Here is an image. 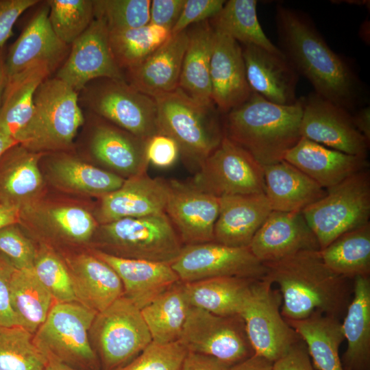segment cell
<instances>
[{
	"label": "cell",
	"mask_w": 370,
	"mask_h": 370,
	"mask_svg": "<svg viewBox=\"0 0 370 370\" xmlns=\"http://www.w3.org/2000/svg\"><path fill=\"white\" fill-rule=\"evenodd\" d=\"M230 367L213 357L188 352L179 370H230Z\"/></svg>",
	"instance_id": "55"
},
{
	"label": "cell",
	"mask_w": 370,
	"mask_h": 370,
	"mask_svg": "<svg viewBox=\"0 0 370 370\" xmlns=\"http://www.w3.org/2000/svg\"><path fill=\"white\" fill-rule=\"evenodd\" d=\"M47 358V362L43 370H77L53 358Z\"/></svg>",
	"instance_id": "60"
},
{
	"label": "cell",
	"mask_w": 370,
	"mask_h": 370,
	"mask_svg": "<svg viewBox=\"0 0 370 370\" xmlns=\"http://www.w3.org/2000/svg\"><path fill=\"white\" fill-rule=\"evenodd\" d=\"M188 43L183 57L178 88L204 105H212L210 61L214 29L209 21L187 30Z\"/></svg>",
	"instance_id": "31"
},
{
	"label": "cell",
	"mask_w": 370,
	"mask_h": 370,
	"mask_svg": "<svg viewBox=\"0 0 370 370\" xmlns=\"http://www.w3.org/2000/svg\"><path fill=\"white\" fill-rule=\"evenodd\" d=\"M99 236L106 253L169 264L184 246L165 212L102 224Z\"/></svg>",
	"instance_id": "9"
},
{
	"label": "cell",
	"mask_w": 370,
	"mask_h": 370,
	"mask_svg": "<svg viewBox=\"0 0 370 370\" xmlns=\"http://www.w3.org/2000/svg\"><path fill=\"white\" fill-rule=\"evenodd\" d=\"M84 122L78 93L51 76L36 90L32 117L17 141L35 153L64 150L72 146Z\"/></svg>",
	"instance_id": "5"
},
{
	"label": "cell",
	"mask_w": 370,
	"mask_h": 370,
	"mask_svg": "<svg viewBox=\"0 0 370 370\" xmlns=\"http://www.w3.org/2000/svg\"><path fill=\"white\" fill-rule=\"evenodd\" d=\"M326 266L348 280L369 277L370 223L339 236L319 250Z\"/></svg>",
	"instance_id": "38"
},
{
	"label": "cell",
	"mask_w": 370,
	"mask_h": 370,
	"mask_svg": "<svg viewBox=\"0 0 370 370\" xmlns=\"http://www.w3.org/2000/svg\"><path fill=\"white\" fill-rule=\"evenodd\" d=\"M97 314L77 301L55 302L34 334V342L47 357L77 370H99L89 338Z\"/></svg>",
	"instance_id": "8"
},
{
	"label": "cell",
	"mask_w": 370,
	"mask_h": 370,
	"mask_svg": "<svg viewBox=\"0 0 370 370\" xmlns=\"http://www.w3.org/2000/svg\"><path fill=\"white\" fill-rule=\"evenodd\" d=\"M89 338L102 370L124 367L152 341L140 310L124 296L96 314Z\"/></svg>",
	"instance_id": "10"
},
{
	"label": "cell",
	"mask_w": 370,
	"mask_h": 370,
	"mask_svg": "<svg viewBox=\"0 0 370 370\" xmlns=\"http://www.w3.org/2000/svg\"><path fill=\"white\" fill-rule=\"evenodd\" d=\"M262 263L277 262L305 251L320 250L301 212L272 210L248 246Z\"/></svg>",
	"instance_id": "20"
},
{
	"label": "cell",
	"mask_w": 370,
	"mask_h": 370,
	"mask_svg": "<svg viewBox=\"0 0 370 370\" xmlns=\"http://www.w3.org/2000/svg\"><path fill=\"white\" fill-rule=\"evenodd\" d=\"M266 279L255 280L239 317L254 354L275 362L301 340L280 312L282 297Z\"/></svg>",
	"instance_id": "11"
},
{
	"label": "cell",
	"mask_w": 370,
	"mask_h": 370,
	"mask_svg": "<svg viewBox=\"0 0 370 370\" xmlns=\"http://www.w3.org/2000/svg\"><path fill=\"white\" fill-rule=\"evenodd\" d=\"M188 350L180 341L151 343L133 360L116 370H179Z\"/></svg>",
	"instance_id": "46"
},
{
	"label": "cell",
	"mask_w": 370,
	"mask_h": 370,
	"mask_svg": "<svg viewBox=\"0 0 370 370\" xmlns=\"http://www.w3.org/2000/svg\"><path fill=\"white\" fill-rule=\"evenodd\" d=\"M49 12L45 1L10 46L5 55L7 78L36 65H45L54 73L67 58L71 45L53 31Z\"/></svg>",
	"instance_id": "19"
},
{
	"label": "cell",
	"mask_w": 370,
	"mask_h": 370,
	"mask_svg": "<svg viewBox=\"0 0 370 370\" xmlns=\"http://www.w3.org/2000/svg\"><path fill=\"white\" fill-rule=\"evenodd\" d=\"M169 193V180L151 177L147 173L130 177L120 188L102 197L98 219L104 224L165 212Z\"/></svg>",
	"instance_id": "23"
},
{
	"label": "cell",
	"mask_w": 370,
	"mask_h": 370,
	"mask_svg": "<svg viewBox=\"0 0 370 370\" xmlns=\"http://www.w3.org/2000/svg\"><path fill=\"white\" fill-rule=\"evenodd\" d=\"M49 217L61 234L77 242L88 241L96 229V222L92 216L79 207L55 208L50 210Z\"/></svg>",
	"instance_id": "47"
},
{
	"label": "cell",
	"mask_w": 370,
	"mask_h": 370,
	"mask_svg": "<svg viewBox=\"0 0 370 370\" xmlns=\"http://www.w3.org/2000/svg\"><path fill=\"white\" fill-rule=\"evenodd\" d=\"M90 123L87 147L97 161L129 178L147 173L145 139L92 113L84 111ZM121 176V175H120Z\"/></svg>",
	"instance_id": "18"
},
{
	"label": "cell",
	"mask_w": 370,
	"mask_h": 370,
	"mask_svg": "<svg viewBox=\"0 0 370 370\" xmlns=\"http://www.w3.org/2000/svg\"><path fill=\"white\" fill-rule=\"evenodd\" d=\"M154 99L160 134L172 138L184 161L197 171L225 135L221 112L214 104L199 103L179 88Z\"/></svg>",
	"instance_id": "4"
},
{
	"label": "cell",
	"mask_w": 370,
	"mask_h": 370,
	"mask_svg": "<svg viewBox=\"0 0 370 370\" xmlns=\"http://www.w3.org/2000/svg\"><path fill=\"white\" fill-rule=\"evenodd\" d=\"M320 250L343 234L369 223L370 175L358 171L326 189L319 200L301 211Z\"/></svg>",
	"instance_id": "7"
},
{
	"label": "cell",
	"mask_w": 370,
	"mask_h": 370,
	"mask_svg": "<svg viewBox=\"0 0 370 370\" xmlns=\"http://www.w3.org/2000/svg\"><path fill=\"white\" fill-rule=\"evenodd\" d=\"M347 347L341 361L344 370H369L370 364V279H354L353 297L341 323Z\"/></svg>",
	"instance_id": "30"
},
{
	"label": "cell",
	"mask_w": 370,
	"mask_h": 370,
	"mask_svg": "<svg viewBox=\"0 0 370 370\" xmlns=\"http://www.w3.org/2000/svg\"><path fill=\"white\" fill-rule=\"evenodd\" d=\"M257 3L256 0L225 1L221 11L211 18L210 25L242 45H251L282 54L263 31L257 15Z\"/></svg>",
	"instance_id": "39"
},
{
	"label": "cell",
	"mask_w": 370,
	"mask_h": 370,
	"mask_svg": "<svg viewBox=\"0 0 370 370\" xmlns=\"http://www.w3.org/2000/svg\"><path fill=\"white\" fill-rule=\"evenodd\" d=\"M186 0H153L149 9V23L171 30L177 23Z\"/></svg>",
	"instance_id": "53"
},
{
	"label": "cell",
	"mask_w": 370,
	"mask_h": 370,
	"mask_svg": "<svg viewBox=\"0 0 370 370\" xmlns=\"http://www.w3.org/2000/svg\"><path fill=\"white\" fill-rule=\"evenodd\" d=\"M39 2L38 0H0V47H4L13 34V26L19 16Z\"/></svg>",
	"instance_id": "51"
},
{
	"label": "cell",
	"mask_w": 370,
	"mask_h": 370,
	"mask_svg": "<svg viewBox=\"0 0 370 370\" xmlns=\"http://www.w3.org/2000/svg\"><path fill=\"white\" fill-rule=\"evenodd\" d=\"M212 100L221 113L245 102L252 91L248 84L241 46L214 29L210 61Z\"/></svg>",
	"instance_id": "21"
},
{
	"label": "cell",
	"mask_w": 370,
	"mask_h": 370,
	"mask_svg": "<svg viewBox=\"0 0 370 370\" xmlns=\"http://www.w3.org/2000/svg\"><path fill=\"white\" fill-rule=\"evenodd\" d=\"M180 150L176 142L170 136L158 134L147 140L146 156L149 163L166 168L177 160Z\"/></svg>",
	"instance_id": "50"
},
{
	"label": "cell",
	"mask_w": 370,
	"mask_h": 370,
	"mask_svg": "<svg viewBox=\"0 0 370 370\" xmlns=\"http://www.w3.org/2000/svg\"><path fill=\"white\" fill-rule=\"evenodd\" d=\"M52 74L47 66L36 65L7 78L0 108L3 133L17 141L32 117L36 90Z\"/></svg>",
	"instance_id": "32"
},
{
	"label": "cell",
	"mask_w": 370,
	"mask_h": 370,
	"mask_svg": "<svg viewBox=\"0 0 370 370\" xmlns=\"http://www.w3.org/2000/svg\"><path fill=\"white\" fill-rule=\"evenodd\" d=\"M273 362L264 357L253 354L230 367V370H273Z\"/></svg>",
	"instance_id": "57"
},
{
	"label": "cell",
	"mask_w": 370,
	"mask_h": 370,
	"mask_svg": "<svg viewBox=\"0 0 370 370\" xmlns=\"http://www.w3.org/2000/svg\"><path fill=\"white\" fill-rule=\"evenodd\" d=\"M334 3H341L344 2V3H347L350 5H365L367 7H369V1L366 0H351V1H334Z\"/></svg>",
	"instance_id": "62"
},
{
	"label": "cell",
	"mask_w": 370,
	"mask_h": 370,
	"mask_svg": "<svg viewBox=\"0 0 370 370\" xmlns=\"http://www.w3.org/2000/svg\"><path fill=\"white\" fill-rule=\"evenodd\" d=\"M12 310L17 325L34 334L55 303L33 269H14L10 282Z\"/></svg>",
	"instance_id": "36"
},
{
	"label": "cell",
	"mask_w": 370,
	"mask_h": 370,
	"mask_svg": "<svg viewBox=\"0 0 370 370\" xmlns=\"http://www.w3.org/2000/svg\"><path fill=\"white\" fill-rule=\"evenodd\" d=\"M171 267L182 282L219 277L262 280L267 271L249 247H231L214 241L184 245Z\"/></svg>",
	"instance_id": "14"
},
{
	"label": "cell",
	"mask_w": 370,
	"mask_h": 370,
	"mask_svg": "<svg viewBox=\"0 0 370 370\" xmlns=\"http://www.w3.org/2000/svg\"><path fill=\"white\" fill-rule=\"evenodd\" d=\"M94 255L115 271L123 284V296L140 310L180 281L169 264L122 258L100 250Z\"/></svg>",
	"instance_id": "24"
},
{
	"label": "cell",
	"mask_w": 370,
	"mask_h": 370,
	"mask_svg": "<svg viewBox=\"0 0 370 370\" xmlns=\"http://www.w3.org/2000/svg\"><path fill=\"white\" fill-rule=\"evenodd\" d=\"M5 55L6 54L4 51V47H0V108L7 81V75L5 71Z\"/></svg>",
	"instance_id": "59"
},
{
	"label": "cell",
	"mask_w": 370,
	"mask_h": 370,
	"mask_svg": "<svg viewBox=\"0 0 370 370\" xmlns=\"http://www.w3.org/2000/svg\"><path fill=\"white\" fill-rule=\"evenodd\" d=\"M0 252L18 269L34 268L36 249L16 223L0 229Z\"/></svg>",
	"instance_id": "48"
},
{
	"label": "cell",
	"mask_w": 370,
	"mask_h": 370,
	"mask_svg": "<svg viewBox=\"0 0 370 370\" xmlns=\"http://www.w3.org/2000/svg\"><path fill=\"white\" fill-rule=\"evenodd\" d=\"M54 77L77 93L95 79L106 77L125 81L124 72L112 55L109 30L103 20L95 18L87 29L71 45L67 58Z\"/></svg>",
	"instance_id": "15"
},
{
	"label": "cell",
	"mask_w": 370,
	"mask_h": 370,
	"mask_svg": "<svg viewBox=\"0 0 370 370\" xmlns=\"http://www.w3.org/2000/svg\"><path fill=\"white\" fill-rule=\"evenodd\" d=\"M273 370H315L307 347L301 339L273 362Z\"/></svg>",
	"instance_id": "54"
},
{
	"label": "cell",
	"mask_w": 370,
	"mask_h": 370,
	"mask_svg": "<svg viewBox=\"0 0 370 370\" xmlns=\"http://www.w3.org/2000/svg\"><path fill=\"white\" fill-rule=\"evenodd\" d=\"M169 193L165 213L182 244L214 241L220 198L188 183L169 180Z\"/></svg>",
	"instance_id": "17"
},
{
	"label": "cell",
	"mask_w": 370,
	"mask_h": 370,
	"mask_svg": "<svg viewBox=\"0 0 370 370\" xmlns=\"http://www.w3.org/2000/svg\"><path fill=\"white\" fill-rule=\"evenodd\" d=\"M258 280L219 277L183 282L190 306L224 316H238L252 283Z\"/></svg>",
	"instance_id": "34"
},
{
	"label": "cell",
	"mask_w": 370,
	"mask_h": 370,
	"mask_svg": "<svg viewBox=\"0 0 370 370\" xmlns=\"http://www.w3.org/2000/svg\"><path fill=\"white\" fill-rule=\"evenodd\" d=\"M54 178L62 186L92 195H108L120 188L125 180L75 157L62 154L51 162Z\"/></svg>",
	"instance_id": "40"
},
{
	"label": "cell",
	"mask_w": 370,
	"mask_h": 370,
	"mask_svg": "<svg viewBox=\"0 0 370 370\" xmlns=\"http://www.w3.org/2000/svg\"><path fill=\"white\" fill-rule=\"evenodd\" d=\"M278 49L314 92L349 112L367 105L369 90L349 58L336 53L306 12L278 4Z\"/></svg>",
	"instance_id": "1"
},
{
	"label": "cell",
	"mask_w": 370,
	"mask_h": 370,
	"mask_svg": "<svg viewBox=\"0 0 370 370\" xmlns=\"http://www.w3.org/2000/svg\"><path fill=\"white\" fill-rule=\"evenodd\" d=\"M284 160L301 171L324 189L366 169L367 158L349 155L301 137Z\"/></svg>",
	"instance_id": "26"
},
{
	"label": "cell",
	"mask_w": 370,
	"mask_h": 370,
	"mask_svg": "<svg viewBox=\"0 0 370 370\" xmlns=\"http://www.w3.org/2000/svg\"><path fill=\"white\" fill-rule=\"evenodd\" d=\"M300 134L328 148L367 158L370 143L356 130L351 113L314 92L302 97Z\"/></svg>",
	"instance_id": "16"
},
{
	"label": "cell",
	"mask_w": 370,
	"mask_h": 370,
	"mask_svg": "<svg viewBox=\"0 0 370 370\" xmlns=\"http://www.w3.org/2000/svg\"><path fill=\"white\" fill-rule=\"evenodd\" d=\"M49 21L56 36L71 45L95 19L93 0H47Z\"/></svg>",
	"instance_id": "43"
},
{
	"label": "cell",
	"mask_w": 370,
	"mask_h": 370,
	"mask_svg": "<svg viewBox=\"0 0 370 370\" xmlns=\"http://www.w3.org/2000/svg\"><path fill=\"white\" fill-rule=\"evenodd\" d=\"M171 36L170 30L150 23L137 28L109 32L112 55L123 72L143 62Z\"/></svg>",
	"instance_id": "41"
},
{
	"label": "cell",
	"mask_w": 370,
	"mask_h": 370,
	"mask_svg": "<svg viewBox=\"0 0 370 370\" xmlns=\"http://www.w3.org/2000/svg\"><path fill=\"white\" fill-rule=\"evenodd\" d=\"M224 0H186L181 14L171 30V35L187 29L190 25L214 17L222 9Z\"/></svg>",
	"instance_id": "49"
},
{
	"label": "cell",
	"mask_w": 370,
	"mask_h": 370,
	"mask_svg": "<svg viewBox=\"0 0 370 370\" xmlns=\"http://www.w3.org/2000/svg\"><path fill=\"white\" fill-rule=\"evenodd\" d=\"M219 198L214 241L231 247H248L272 211L265 194Z\"/></svg>",
	"instance_id": "27"
},
{
	"label": "cell",
	"mask_w": 370,
	"mask_h": 370,
	"mask_svg": "<svg viewBox=\"0 0 370 370\" xmlns=\"http://www.w3.org/2000/svg\"><path fill=\"white\" fill-rule=\"evenodd\" d=\"M14 269L9 259L0 252V325H18L10 297V282Z\"/></svg>",
	"instance_id": "52"
},
{
	"label": "cell",
	"mask_w": 370,
	"mask_h": 370,
	"mask_svg": "<svg viewBox=\"0 0 370 370\" xmlns=\"http://www.w3.org/2000/svg\"><path fill=\"white\" fill-rule=\"evenodd\" d=\"M68 269L75 301L97 313L123 296L117 273L95 255H79Z\"/></svg>",
	"instance_id": "28"
},
{
	"label": "cell",
	"mask_w": 370,
	"mask_h": 370,
	"mask_svg": "<svg viewBox=\"0 0 370 370\" xmlns=\"http://www.w3.org/2000/svg\"><path fill=\"white\" fill-rule=\"evenodd\" d=\"M21 217L20 208L0 202V229L18 223Z\"/></svg>",
	"instance_id": "58"
},
{
	"label": "cell",
	"mask_w": 370,
	"mask_h": 370,
	"mask_svg": "<svg viewBox=\"0 0 370 370\" xmlns=\"http://www.w3.org/2000/svg\"><path fill=\"white\" fill-rule=\"evenodd\" d=\"M179 341L188 352L232 367L254 354L239 316L224 317L190 306Z\"/></svg>",
	"instance_id": "13"
},
{
	"label": "cell",
	"mask_w": 370,
	"mask_h": 370,
	"mask_svg": "<svg viewBox=\"0 0 370 370\" xmlns=\"http://www.w3.org/2000/svg\"><path fill=\"white\" fill-rule=\"evenodd\" d=\"M33 269L55 302L76 301L69 269L54 254H37Z\"/></svg>",
	"instance_id": "45"
},
{
	"label": "cell",
	"mask_w": 370,
	"mask_h": 370,
	"mask_svg": "<svg viewBox=\"0 0 370 370\" xmlns=\"http://www.w3.org/2000/svg\"><path fill=\"white\" fill-rule=\"evenodd\" d=\"M16 144H18L17 141L0 130V158L8 149Z\"/></svg>",
	"instance_id": "61"
},
{
	"label": "cell",
	"mask_w": 370,
	"mask_h": 370,
	"mask_svg": "<svg viewBox=\"0 0 370 370\" xmlns=\"http://www.w3.org/2000/svg\"><path fill=\"white\" fill-rule=\"evenodd\" d=\"M246 77L253 92L273 103L294 104L299 75L284 56L260 47H241Z\"/></svg>",
	"instance_id": "22"
},
{
	"label": "cell",
	"mask_w": 370,
	"mask_h": 370,
	"mask_svg": "<svg viewBox=\"0 0 370 370\" xmlns=\"http://www.w3.org/2000/svg\"><path fill=\"white\" fill-rule=\"evenodd\" d=\"M264 264V279L279 286L286 321L303 320L316 312L340 319L345 313L351 301L348 279L329 269L319 250Z\"/></svg>",
	"instance_id": "2"
},
{
	"label": "cell",
	"mask_w": 370,
	"mask_h": 370,
	"mask_svg": "<svg viewBox=\"0 0 370 370\" xmlns=\"http://www.w3.org/2000/svg\"><path fill=\"white\" fill-rule=\"evenodd\" d=\"M39 153L20 144L0 158V202L17 206L37 193L42 184L38 166Z\"/></svg>",
	"instance_id": "33"
},
{
	"label": "cell",
	"mask_w": 370,
	"mask_h": 370,
	"mask_svg": "<svg viewBox=\"0 0 370 370\" xmlns=\"http://www.w3.org/2000/svg\"><path fill=\"white\" fill-rule=\"evenodd\" d=\"M80 107L145 140L160 134L154 98L125 81L101 77L87 83L78 92Z\"/></svg>",
	"instance_id": "6"
},
{
	"label": "cell",
	"mask_w": 370,
	"mask_h": 370,
	"mask_svg": "<svg viewBox=\"0 0 370 370\" xmlns=\"http://www.w3.org/2000/svg\"><path fill=\"white\" fill-rule=\"evenodd\" d=\"M262 169L264 194L272 210L301 212L326 193L315 181L284 160Z\"/></svg>",
	"instance_id": "29"
},
{
	"label": "cell",
	"mask_w": 370,
	"mask_h": 370,
	"mask_svg": "<svg viewBox=\"0 0 370 370\" xmlns=\"http://www.w3.org/2000/svg\"><path fill=\"white\" fill-rule=\"evenodd\" d=\"M302 97L290 106L269 101L253 92L226 113L224 134L262 166L284 160L301 138Z\"/></svg>",
	"instance_id": "3"
},
{
	"label": "cell",
	"mask_w": 370,
	"mask_h": 370,
	"mask_svg": "<svg viewBox=\"0 0 370 370\" xmlns=\"http://www.w3.org/2000/svg\"><path fill=\"white\" fill-rule=\"evenodd\" d=\"M190 308L180 281L141 309L152 341L167 344L179 341Z\"/></svg>",
	"instance_id": "37"
},
{
	"label": "cell",
	"mask_w": 370,
	"mask_h": 370,
	"mask_svg": "<svg viewBox=\"0 0 370 370\" xmlns=\"http://www.w3.org/2000/svg\"><path fill=\"white\" fill-rule=\"evenodd\" d=\"M47 362L33 334L19 325H0V370H43Z\"/></svg>",
	"instance_id": "42"
},
{
	"label": "cell",
	"mask_w": 370,
	"mask_h": 370,
	"mask_svg": "<svg viewBox=\"0 0 370 370\" xmlns=\"http://www.w3.org/2000/svg\"><path fill=\"white\" fill-rule=\"evenodd\" d=\"M188 43L186 29L170 38L138 66L124 72L126 82L153 98L178 88Z\"/></svg>",
	"instance_id": "25"
},
{
	"label": "cell",
	"mask_w": 370,
	"mask_h": 370,
	"mask_svg": "<svg viewBox=\"0 0 370 370\" xmlns=\"http://www.w3.org/2000/svg\"><path fill=\"white\" fill-rule=\"evenodd\" d=\"M356 130L370 143V107L363 106L351 113Z\"/></svg>",
	"instance_id": "56"
},
{
	"label": "cell",
	"mask_w": 370,
	"mask_h": 370,
	"mask_svg": "<svg viewBox=\"0 0 370 370\" xmlns=\"http://www.w3.org/2000/svg\"><path fill=\"white\" fill-rule=\"evenodd\" d=\"M190 182L218 197L264 193L262 166L225 135Z\"/></svg>",
	"instance_id": "12"
},
{
	"label": "cell",
	"mask_w": 370,
	"mask_h": 370,
	"mask_svg": "<svg viewBox=\"0 0 370 370\" xmlns=\"http://www.w3.org/2000/svg\"><path fill=\"white\" fill-rule=\"evenodd\" d=\"M306 345L317 370H344L339 348L345 340L340 320L316 312L299 321H286Z\"/></svg>",
	"instance_id": "35"
},
{
	"label": "cell",
	"mask_w": 370,
	"mask_h": 370,
	"mask_svg": "<svg viewBox=\"0 0 370 370\" xmlns=\"http://www.w3.org/2000/svg\"><path fill=\"white\" fill-rule=\"evenodd\" d=\"M150 5L149 0H93L94 17L110 32L137 28L149 23Z\"/></svg>",
	"instance_id": "44"
}]
</instances>
